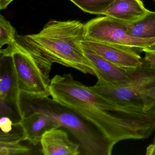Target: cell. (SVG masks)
I'll use <instances>...</instances> for the list:
<instances>
[{"label": "cell", "instance_id": "1", "mask_svg": "<svg viewBox=\"0 0 155 155\" xmlns=\"http://www.w3.org/2000/svg\"><path fill=\"white\" fill-rule=\"evenodd\" d=\"M50 96L93 124L111 146L127 140L148 138L155 128V112L133 103H120L95 93L71 73L51 81Z\"/></svg>", "mask_w": 155, "mask_h": 155}, {"label": "cell", "instance_id": "2", "mask_svg": "<svg viewBox=\"0 0 155 155\" xmlns=\"http://www.w3.org/2000/svg\"><path fill=\"white\" fill-rule=\"evenodd\" d=\"M17 39L48 77L55 63L95 76L93 66L81 46L85 39L84 24L79 21L51 20L38 33L17 34Z\"/></svg>", "mask_w": 155, "mask_h": 155}, {"label": "cell", "instance_id": "3", "mask_svg": "<svg viewBox=\"0 0 155 155\" xmlns=\"http://www.w3.org/2000/svg\"><path fill=\"white\" fill-rule=\"evenodd\" d=\"M20 105L22 116L34 112L44 113L53 120L58 127L68 130L78 141L81 154H112L114 147L93 124L49 96L21 92Z\"/></svg>", "mask_w": 155, "mask_h": 155}, {"label": "cell", "instance_id": "4", "mask_svg": "<svg viewBox=\"0 0 155 155\" xmlns=\"http://www.w3.org/2000/svg\"><path fill=\"white\" fill-rule=\"evenodd\" d=\"M0 53L12 58L21 92L34 96H50V77L44 73L29 51L17 39L6 48L1 49Z\"/></svg>", "mask_w": 155, "mask_h": 155}, {"label": "cell", "instance_id": "5", "mask_svg": "<svg viewBox=\"0 0 155 155\" xmlns=\"http://www.w3.org/2000/svg\"><path fill=\"white\" fill-rule=\"evenodd\" d=\"M130 70V79L124 84L108 85L97 81L94 86L89 87L95 93L113 101L141 106L139 100L140 93L155 86V70L143 61L142 66Z\"/></svg>", "mask_w": 155, "mask_h": 155}, {"label": "cell", "instance_id": "6", "mask_svg": "<svg viewBox=\"0 0 155 155\" xmlns=\"http://www.w3.org/2000/svg\"><path fill=\"white\" fill-rule=\"evenodd\" d=\"M84 36L86 39L141 49L155 42V38H139L129 35L126 22L106 16L84 24Z\"/></svg>", "mask_w": 155, "mask_h": 155}, {"label": "cell", "instance_id": "7", "mask_svg": "<svg viewBox=\"0 0 155 155\" xmlns=\"http://www.w3.org/2000/svg\"><path fill=\"white\" fill-rule=\"evenodd\" d=\"M21 91L12 58L1 55L0 58V115L10 118L14 123L20 122L22 112Z\"/></svg>", "mask_w": 155, "mask_h": 155}, {"label": "cell", "instance_id": "8", "mask_svg": "<svg viewBox=\"0 0 155 155\" xmlns=\"http://www.w3.org/2000/svg\"><path fill=\"white\" fill-rule=\"evenodd\" d=\"M82 47L91 50L114 65L125 69H134L143 64V59L133 48L91 40L85 39Z\"/></svg>", "mask_w": 155, "mask_h": 155}, {"label": "cell", "instance_id": "9", "mask_svg": "<svg viewBox=\"0 0 155 155\" xmlns=\"http://www.w3.org/2000/svg\"><path fill=\"white\" fill-rule=\"evenodd\" d=\"M83 48L84 53L94 68L97 81L108 85H120L130 78V70L120 68L98 55L91 50Z\"/></svg>", "mask_w": 155, "mask_h": 155}, {"label": "cell", "instance_id": "10", "mask_svg": "<svg viewBox=\"0 0 155 155\" xmlns=\"http://www.w3.org/2000/svg\"><path fill=\"white\" fill-rule=\"evenodd\" d=\"M44 155H78L81 154L79 143L70 140L68 133L60 128L46 131L40 141Z\"/></svg>", "mask_w": 155, "mask_h": 155}, {"label": "cell", "instance_id": "11", "mask_svg": "<svg viewBox=\"0 0 155 155\" xmlns=\"http://www.w3.org/2000/svg\"><path fill=\"white\" fill-rule=\"evenodd\" d=\"M141 0H116L103 15L124 22L138 21L148 12Z\"/></svg>", "mask_w": 155, "mask_h": 155}, {"label": "cell", "instance_id": "12", "mask_svg": "<svg viewBox=\"0 0 155 155\" xmlns=\"http://www.w3.org/2000/svg\"><path fill=\"white\" fill-rule=\"evenodd\" d=\"M20 123L27 135V140L33 146L40 143L41 137L46 131L58 128L53 120L41 112H32L24 115Z\"/></svg>", "mask_w": 155, "mask_h": 155}, {"label": "cell", "instance_id": "13", "mask_svg": "<svg viewBox=\"0 0 155 155\" xmlns=\"http://www.w3.org/2000/svg\"><path fill=\"white\" fill-rule=\"evenodd\" d=\"M125 22L129 35L139 38H155V12L149 11L138 21Z\"/></svg>", "mask_w": 155, "mask_h": 155}, {"label": "cell", "instance_id": "14", "mask_svg": "<svg viewBox=\"0 0 155 155\" xmlns=\"http://www.w3.org/2000/svg\"><path fill=\"white\" fill-rule=\"evenodd\" d=\"M82 11L90 14L103 15L116 0H69Z\"/></svg>", "mask_w": 155, "mask_h": 155}, {"label": "cell", "instance_id": "15", "mask_svg": "<svg viewBox=\"0 0 155 155\" xmlns=\"http://www.w3.org/2000/svg\"><path fill=\"white\" fill-rule=\"evenodd\" d=\"M16 30L2 15H0V48L17 41Z\"/></svg>", "mask_w": 155, "mask_h": 155}, {"label": "cell", "instance_id": "16", "mask_svg": "<svg viewBox=\"0 0 155 155\" xmlns=\"http://www.w3.org/2000/svg\"><path fill=\"white\" fill-rule=\"evenodd\" d=\"M20 141H0V155H30L28 147L21 145Z\"/></svg>", "mask_w": 155, "mask_h": 155}, {"label": "cell", "instance_id": "17", "mask_svg": "<svg viewBox=\"0 0 155 155\" xmlns=\"http://www.w3.org/2000/svg\"><path fill=\"white\" fill-rule=\"evenodd\" d=\"M139 100L144 110L148 111L155 107V86L142 91Z\"/></svg>", "mask_w": 155, "mask_h": 155}, {"label": "cell", "instance_id": "18", "mask_svg": "<svg viewBox=\"0 0 155 155\" xmlns=\"http://www.w3.org/2000/svg\"><path fill=\"white\" fill-rule=\"evenodd\" d=\"M145 53V56L143 58V61L155 70V55L148 52Z\"/></svg>", "mask_w": 155, "mask_h": 155}, {"label": "cell", "instance_id": "19", "mask_svg": "<svg viewBox=\"0 0 155 155\" xmlns=\"http://www.w3.org/2000/svg\"><path fill=\"white\" fill-rule=\"evenodd\" d=\"M141 50L144 52H148L155 55V42L147 46Z\"/></svg>", "mask_w": 155, "mask_h": 155}, {"label": "cell", "instance_id": "20", "mask_svg": "<svg viewBox=\"0 0 155 155\" xmlns=\"http://www.w3.org/2000/svg\"><path fill=\"white\" fill-rule=\"evenodd\" d=\"M14 0H0V9H5Z\"/></svg>", "mask_w": 155, "mask_h": 155}, {"label": "cell", "instance_id": "21", "mask_svg": "<svg viewBox=\"0 0 155 155\" xmlns=\"http://www.w3.org/2000/svg\"><path fill=\"white\" fill-rule=\"evenodd\" d=\"M147 155H155V140L154 143L152 145L150 146L147 148Z\"/></svg>", "mask_w": 155, "mask_h": 155}, {"label": "cell", "instance_id": "22", "mask_svg": "<svg viewBox=\"0 0 155 155\" xmlns=\"http://www.w3.org/2000/svg\"><path fill=\"white\" fill-rule=\"evenodd\" d=\"M154 1H155V0H154Z\"/></svg>", "mask_w": 155, "mask_h": 155}]
</instances>
